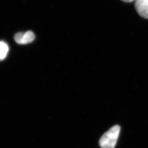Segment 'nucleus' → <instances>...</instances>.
Wrapping results in <instances>:
<instances>
[{
  "instance_id": "39448f33",
  "label": "nucleus",
  "mask_w": 148,
  "mask_h": 148,
  "mask_svg": "<svg viewBox=\"0 0 148 148\" xmlns=\"http://www.w3.org/2000/svg\"><path fill=\"white\" fill-rule=\"evenodd\" d=\"M122 1L123 2H132L136 0H122Z\"/></svg>"
},
{
  "instance_id": "7ed1b4c3",
  "label": "nucleus",
  "mask_w": 148,
  "mask_h": 148,
  "mask_svg": "<svg viewBox=\"0 0 148 148\" xmlns=\"http://www.w3.org/2000/svg\"><path fill=\"white\" fill-rule=\"evenodd\" d=\"M135 8L139 16L148 19V0H136Z\"/></svg>"
},
{
  "instance_id": "f257e3e1",
  "label": "nucleus",
  "mask_w": 148,
  "mask_h": 148,
  "mask_svg": "<svg viewBox=\"0 0 148 148\" xmlns=\"http://www.w3.org/2000/svg\"><path fill=\"white\" fill-rule=\"evenodd\" d=\"M120 127L115 125L105 133L99 140L101 148H114L120 132Z\"/></svg>"
},
{
  "instance_id": "f03ea898",
  "label": "nucleus",
  "mask_w": 148,
  "mask_h": 148,
  "mask_svg": "<svg viewBox=\"0 0 148 148\" xmlns=\"http://www.w3.org/2000/svg\"><path fill=\"white\" fill-rule=\"evenodd\" d=\"M35 38V35L32 31L20 32L15 34L14 41L19 45H27L32 42Z\"/></svg>"
},
{
  "instance_id": "423d86ee",
  "label": "nucleus",
  "mask_w": 148,
  "mask_h": 148,
  "mask_svg": "<svg viewBox=\"0 0 148 148\" xmlns=\"http://www.w3.org/2000/svg\"></svg>"
},
{
  "instance_id": "20e7f679",
  "label": "nucleus",
  "mask_w": 148,
  "mask_h": 148,
  "mask_svg": "<svg viewBox=\"0 0 148 148\" xmlns=\"http://www.w3.org/2000/svg\"><path fill=\"white\" fill-rule=\"evenodd\" d=\"M9 51V47L7 43L0 41V60H3L6 58Z\"/></svg>"
}]
</instances>
